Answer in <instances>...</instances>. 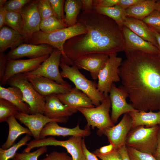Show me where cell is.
Returning a JSON list of instances; mask_svg holds the SVG:
<instances>
[{
  "label": "cell",
  "instance_id": "6da1fadb",
  "mask_svg": "<svg viewBox=\"0 0 160 160\" xmlns=\"http://www.w3.org/2000/svg\"><path fill=\"white\" fill-rule=\"evenodd\" d=\"M125 54L119 75L131 104L139 111H160V56L140 51Z\"/></svg>",
  "mask_w": 160,
  "mask_h": 160
},
{
  "label": "cell",
  "instance_id": "7a4b0ae2",
  "mask_svg": "<svg viewBox=\"0 0 160 160\" xmlns=\"http://www.w3.org/2000/svg\"><path fill=\"white\" fill-rule=\"evenodd\" d=\"M77 22L86 28L87 32L69 39L64 45L65 55L73 63L78 58L88 55L102 54L109 56L124 51L122 28L112 19L93 9L82 11Z\"/></svg>",
  "mask_w": 160,
  "mask_h": 160
},
{
  "label": "cell",
  "instance_id": "3957f363",
  "mask_svg": "<svg viewBox=\"0 0 160 160\" xmlns=\"http://www.w3.org/2000/svg\"><path fill=\"white\" fill-rule=\"evenodd\" d=\"M87 32L86 28L77 22L74 25L49 33L40 30L34 33L27 43L34 44H47L57 49L62 53L60 62L68 65L73 63L67 57L64 51V45L66 41L73 37Z\"/></svg>",
  "mask_w": 160,
  "mask_h": 160
},
{
  "label": "cell",
  "instance_id": "277c9868",
  "mask_svg": "<svg viewBox=\"0 0 160 160\" xmlns=\"http://www.w3.org/2000/svg\"><path fill=\"white\" fill-rule=\"evenodd\" d=\"M60 67L62 70L60 72L62 77L67 78L71 81L76 88L87 96L95 106H99L105 99L106 96L97 89V83L87 79L75 65L70 66L60 62Z\"/></svg>",
  "mask_w": 160,
  "mask_h": 160
},
{
  "label": "cell",
  "instance_id": "5b68a950",
  "mask_svg": "<svg viewBox=\"0 0 160 160\" xmlns=\"http://www.w3.org/2000/svg\"><path fill=\"white\" fill-rule=\"evenodd\" d=\"M159 129V125L132 128L127 135L125 145L153 155L156 148Z\"/></svg>",
  "mask_w": 160,
  "mask_h": 160
},
{
  "label": "cell",
  "instance_id": "8992f818",
  "mask_svg": "<svg viewBox=\"0 0 160 160\" xmlns=\"http://www.w3.org/2000/svg\"><path fill=\"white\" fill-rule=\"evenodd\" d=\"M7 84L18 87L23 96V101L29 106L31 114H44L45 97L41 95L28 80L24 73L16 74L9 78Z\"/></svg>",
  "mask_w": 160,
  "mask_h": 160
},
{
  "label": "cell",
  "instance_id": "52a82bcc",
  "mask_svg": "<svg viewBox=\"0 0 160 160\" xmlns=\"http://www.w3.org/2000/svg\"><path fill=\"white\" fill-rule=\"evenodd\" d=\"M111 102L109 95L99 106L92 108H79L78 111L85 117L87 124L86 127L92 128H97V134L100 136L105 129L114 125L109 115Z\"/></svg>",
  "mask_w": 160,
  "mask_h": 160
},
{
  "label": "cell",
  "instance_id": "ba28073f",
  "mask_svg": "<svg viewBox=\"0 0 160 160\" xmlns=\"http://www.w3.org/2000/svg\"><path fill=\"white\" fill-rule=\"evenodd\" d=\"M82 137L72 136L66 140H59L55 137H49L31 140L27 144L24 151L28 152L35 148L49 145L60 146L65 148L71 155L73 160H86L82 146Z\"/></svg>",
  "mask_w": 160,
  "mask_h": 160
},
{
  "label": "cell",
  "instance_id": "9c48e42d",
  "mask_svg": "<svg viewBox=\"0 0 160 160\" xmlns=\"http://www.w3.org/2000/svg\"><path fill=\"white\" fill-rule=\"evenodd\" d=\"M62 55L60 50L54 48L49 57L37 68L31 72L24 73L27 77L34 76L44 77L60 84L72 88L71 86L63 79L59 71V67Z\"/></svg>",
  "mask_w": 160,
  "mask_h": 160
},
{
  "label": "cell",
  "instance_id": "30bf717a",
  "mask_svg": "<svg viewBox=\"0 0 160 160\" xmlns=\"http://www.w3.org/2000/svg\"><path fill=\"white\" fill-rule=\"evenodd\" d=\"M122 61V58L117 56V53L112 54L109 56L105 65L99 73L97 89L105 96L108 95L113 84L121 80L119 68Z\"/></svg>",
  "mask_w": 160,
  "mask_h": 160
},
{
  "label": "cell",
  "instance_id": "8fae6325",
  "mask_svg": "<svg viewBox=\"0 0 160 160\" xmlns=\"http://www.w3.org/2000/svg\"><path fill=\"white\" fill-rule=\"evenodd\" d=\"M37 0H31L20 12L22 18V35L27 43L33 35L40 31L41 18L37 7Z\"/></svg>",
  "mask_w": 160,
  "mask_h": 160
},
{
  "label": "cell",
  "instance_id": "7c38bea8",
  "mask_svg": "<svg viewBox=\"0 0 160 160\" xmlns=\"http://www.w3.org/2000/svg\"><path fill=\"white\" fill-rule=\"evenodd\" d=\"M50 55L33 59L7 60L5 74L0 82V85L7 84L8 80L14 76L20 73L32 71L37 68Z\"/></svg>",
  "mask_w": 160,
  "mask_h": 160
},
{
  "label": "cell",
  "instance_id": "4fadbf2b",
  "mask_svg": "<svg viewBox=\"0 0 160 160\" xmlns=\"http://www.w3.org/2000/svg\"><path fill=\"white\" fill-rule=\"evenodd\" d=\"M132 129V120L128 113L124 114L121 119L116 125L106 128L101 133L107 137L110 143L114 146V150H118L125 145L127 135Z\"/></svg>",
  "mask_w": 160,
  "mask_h": 160
},
{
  "label": "cell",
  "instance_id": "5bb4252c",
  "mask_svg": "<svg viewBox=\"0 0 160 160\" xmlns=\"http://www.w3.org/2000/svg\"><path fill=\"white\" fill-rule=\"evenodd\" d=\"M109 93L112 109L111 118L114 124L123 114L136 110L131 104L127 102L128 95L121 85L117 87L113 83Z\"/></svg>",
  "mask_w": 160,
  "mask_h": 160
},
{
  "label": "cell",
  "instance_id": "9a60e30c",
  "mask_svg": "<svg viewBox=\"0 0 160 160\" xmlns=\"http://www.w3.org/2000/svg\"><path fill=\"white\" fill-rule=\"evenodd\" d=\"M16 119L26 126L35 140L40 139L41 131L47 123L52 121L66 123L68 117L51 119L43 114H31L19 112L15 116Z\"/></svg>",
  "mask_w": 160,
  "mask_h": 160
},
{
  "label": "cell",
  "instance_id": "2e32d148",
  "mask_svg": "<svg viewBox=\"0 0 160 160\" xmlns=\"http://www.w3.org/2000/svg\"><path fill=\"white\" fill-rule=\"evenodd\" d=\"M54 48L47 44H34L23 43L16 48L10 50L6 54L7 60L19 59L24 57L29 59L50 55Z\"/></svg>",
  "mask_w": 160,
  "mask_h": 160
},
{
  "label": "cell",
  "instance_id": "e0dca14e",
  "mask_svg": "<svg viewBox=\"0 0 160 160\" xmlns=\"http://www.w3.org/2000/svg\"><path fill=\"white\" fill-rule=\"evenodd\" d=\"M122 31L125 42L124 51L125 54L135 51H140L159 54L157 47L134 33L127 27L123 26Z\"/></svg>",
  "mask_w": 160,
  "mask_h": 160
},
{
  "label": "cell",
  "instance_id": "ac0fdd59",
  "mask_svg": "<svg viewBox=\"0 0 160 160\" xmlns=\"http://www.w3.org/2000/svg\"><path fill=\"white\" fill-rule=\"evenodd\" d=\"M109 58V56L104 54H92L78 58L73 63L79 69H83L89 71L92 79L96 80Z\"/></svg>",
  "mask_w": 160,
  "mask_h": 160
},
{
  "label": "cell",
  "instance_id": "d6986e66",
  "mask_svg": "<svg viewBox=\"0 0 160 160\" xmlns=\"http://www.w3.org/2000/svg\"><path fill=\"white\" fill-rule=\"evenodd\" d=\"M27 77L35 89L44 97L52 94L67 93L70 92L72 88L60 84L53 80L41 76H30Z\"/></svg>",
  "mask_w": 160,
  "mask_h": 160
},
{
  "label": "cell",
  "instance_id": "ffe728a7",
  "mask_svg": "<svg viewBox=\"0 0 160 160\" xmlns=\"http://www.w3.org/2000/svg\"><path fill=\"white\" fill-rule=\"evenodd\" d=\"M45 98L44 114L50 119L68 117L78 111L77 109L71 108L63 103L56 94L47 96Z\"/></svg>",
  "mask_w": 160,
  "mask_h": 160
},
{
  "label": "cell",
  "instance_id": "44dd1931",
  "mask_svg": "<svg viewBox=\"0 0 160 160\" xmlns=\"http://www.w3.org/2000/svg\"><path fill=\"white\" fill-rule=\"evenodd\" d=\"M91 134L90 128L85 127V129L80 128L79 124L75 127L68 128L60 126L57 122L55 121L47 123L41 130L40 134V139L49 136H80L84 137L90 135Z\"/></svg>",
  "mask_w": 160,
  "mask_h": 160
},
{
  "label": "cell",
  "instance_id": "7402d4cb",
  "mask_svg": "<svg viewBox=\"0 0 160 160\" xmlns=\"http://www.w3.org/2000/svg\"><path fill=\"white\" fill-rule=\"evenodd\" d=\"M56 95L63 103L72 108H92L95 106L86 95L75 87L72 88L68 92Z\"/></svg>",
  "mask_w": 160,
  "mask_h": 160
},
{
  "label": "cell",
  "instance_id": "603a6c76",
  "mask_svg": "<svg viewBox=\"0 0 160 160\" xmlns=\"http://www.w3.org/2000/svg\"><path fill=\"white\" fill-rule=\"evenodd\" d=\"M25 42L20 32L5 25L0 29V53L9 48L14 49Z\"/></svg>",
  "mask_w": 160,
  "mask_h": 160
},
{
  "label": "cell",
  "instance_id": "cb8c5ba5",
  "mask_svg": "<svg viewBox=\"0 0 160 160\" xmlns=\"http://www.w3.org/2000/svg\"><path fill=\"white\" fill-rule=\"evenodd\" d=\"M123 25L145 40L157 47V42L152 31L142 20L126 17Z\"/></svg>",
  "mask_w": 160,
  "mask_h": 160
},
{
  "label": "cell",
  "instance_id": "d4e9b609",
  "mask_svg": "<svg viewBox=\"0 0 160 160\" xmlns=\"http://www.w3.org/2000/svg\"><path fill=\"white\" fill-rule=\"evenodd\" d=\"M0 98L5 99L17 107L21 112L30 114L29 105L23 101V96L19 88L10 86L5 88L0 86Z\"/></svg>",
  "mask_w": 160,
  "mask_h": 160
},
{
  "label": "cell",
  "instance_id": "484cf974",
  "mask_svg": "<svg viewBox=\"0 0 160 160\" xmlns=\"http://www.w3.org/2000/svg\"><path fill=\"white\" fill-rule=\"evenodd\" d=\"M132 120V128L140 126L151 127L160 125V111L157 112L136 110L128 113Z\"/></svg>",
  "mask_w": 160,
  "mask_h": 160
},
{
  "label": "cell",
  "instance_id": "4316f807",
  "mask_svg": "<svg viewBox=\"0 0 160 160\" xmlns=\"http://www.w3.org/2000/svg\"><path fill=\"white\" fill-rule=\"evenodd\" d=\"M156 1L142 0L125 10L127 17L142 20L155 10Z\"/></svg>",
  "mask_w": 160,
  "mask_h": 160
},
{
  "label": "cell",
  "instance_id": "83f0119b",
  "mask_svg": "<svg viewBox=\"0 0 160 160\" xmlns=\"http://www.w3.org/2000/svg\"><path fill=\"white\" fill-rule=\"evenodd\" d=\"M16 119L15 116H12L6 121L9 126V131L7 140L1 146L3 149H7L12 146L17 138L23 134L32 135L28 129L21 125Z\"/></svg>",
  "mask_w": 160,
  "mask_h": 160
},
{
  "label": "cell",
  "instance_id": "f1b7e54d",
  "mask_svg": "<svg viewBox=\"0 0 160 160\" xmlns=\"http://www.w3.org/2000/svg\"><path fill=\"white\" fill-rule=\"evenodd\" d=\"M81 0H66L65 1L64 11L65 12V23L68 27L75 25L77 18L82 10Z\"/></svg>",
  "mask_w": 160,
  "mask_h": 160
},
{
  "label": "cell",
  "instance_id": "f546056e",
  "mask_svg": "<svg viewBox=\"0 0 160 160\" xmlns=\"http://www.w3.org/2000/svg\"><path fill=\"white\" fill-rule=\"evenodd\" d=\"M93 9L99 14L112 19L122 28L127 17L125 10L118 5L106 7L94 6Z\"/></svg>",
  "mask_w": 160,
  "mask_h": 160
},
{
  "label": "cell",
  "instance_id": "4dcf8cb0",
  "mask_svg": "<svg viewBox=\"0 0 160 160\" xmlns=\"http://www.w3.org/2000/svg\"><path fill=\"white\" fill-rule=\"evenodd\" d=\"M68 27L54 15L41 19L40 24V30L46 33L51 32Z\"/></svg>",
  "mask_w": 160,
  "mask_h": 160
},
{
  "label": "cell",
  "instance_id": "1f68e13d",
  "mask_svg": "<svg viewBox=\"0 0 160 160\" xmlns=\"http://www.w3.org/2000/svg\"><path fill=\"white\" fill-rule=\"evenodd\" d=\"M20 112L19 108L9 101L0 98V122L7 121L10 117Z\"/></svg>",
  "mask_w": 160,
  "mask_h": 160
},
{
  "label": "cell",
  "instance_id": "d6a6232c",
  "mask_svg": "<svg viewBox=\"0 0 160 160\" xmlns=\"http://www.w3.org/2000/svg\"><path fill=\"white\" fill-rule=\"evenodd\" d=\"M31 139V135L26 134L17 143L7 149L0 148V160H8L13 159L17 150L22 146L27 145V142Z\"/></svg>",
  "mask_w": 160,
  "mask_h": 160
},
{
  "label": "cell",
  "instance_id": "836d02e7",
  "mask_svg": "<svg viewBox=\"0 0 160 160\" xmlns=\"http://www.w3.org/2000/svg\"><path fill=\"white\" fill-rule=\"evenodd\" d=\"M5 23V25L22 34V20L20 13L7 11Z\"/></svg>",
  "mask_w": 160,
  "mask_h": 160
},
{
  "label": "cell",
  "instance_id": "e575fe53",
  "mask_svg": "<svg viewBox=\"0 0 160 160\" xmlns=\"http://www.w3.org/2000/svg\"><path fill=\"white\" fill-rule=\"evenodd\" d=\"M47 146H42L32 152L16 153L15 157L18 160H38V157L47 152Z\"/></svg>",
  "mask_w": 160,
  "mask_h": 160
},
{
  "label": "cell",
  "instance_id": "d590c367",
  "mask_svg": "<svg viewBox=\"0 0 160 160\" xmlns=\"http://www.w3.org/2000/svg\"><path fill=\"white\" fill-rule=\"evenodd\" d=\"M54 15L61 22L65 23L64 6L65 0H49Z\"/></svg>",
  "mask_w": 160,
  "mask_h": 160
},
{
  "label": "cell",
  "instance_id": "8d00e7d4",
  "mask_svg": "<svg viewBox=\"0 0 160 160\" xmlns=\"http://www.w3.org/2000/svg\"><path fill=\"white\" fill-rule=\"evenodd\" d=\"M37 7L41 19L54 15L49 0H37Z\"/></svg>",
  "mask_w": 160,
  "mask_h": 160
},
{
  "label": "cell",
  "instance_id": "74e56055",
  "mask_svg": "<svg viewBox=\"0 0 160 160\" xmlns=\"http://www.w3.org/2000/svg\"><path fill=\"white\" fill-rule=\"evenodd\" d=\"M127 147L130 160H157L151 154L140 151L131 147Z\"/></svg>",
  "mask_w": 160,
  "mask_h": 160
},
{
  "label": "cell",
  "instance_id": "f35d334b",
  "mask_svg": "<svg viewBox=\"0 0 160 160\" xmlns=\"http://www.w3.org/2000/svg\"><path fill=\"white\" fill-rule=\"evenodd\" d=\"M30 0H9L7 1L3 7L7 11L20 13L23 7Z\"/></svg>",
  "mask_w": 160,
  "mask_h": 160
},
{
  "label": "cell",
  "instance_id": "ab89813d",
  "mask_svg": "<svg viewBox=\"0 0 160 160\" xmlns=\"http://www.w3.org/2000/svg\"><path fill=\"white\" fill-rule=\"evenodd\" d=\"M142 20L149 26L160 27V12L155 10Z\"/></svg>",
  "mask_w": 160,
  "mask_h": 160
},
{
  "label": "cell",
  "instance_id": "60d3db41",
  "mask_svg": "<svg viewBox=\"0 0 160 160\" xmlns=\"http://www.w3.org/2000/svg\"><path fill=\"white\" fill-rule=\"evenodd\" d=\"M40 160H73V159L71 157L66 153L53 151Z\"/></svg>",
  "mask_w": 160,
  "mask_h": 160
},
{
  "label": "cell",
  "instance_id": "b9f144b4",
  "mask_svg": "<svg viewBox=\"0 0 160 160\" xmlns=\"http://www.w3.org/2000/svg\"><path fill=\"white\" fill-rule=\"evenodd\" d=\"M102 160H123L121 155L118 150L105 154H101L95 152L93 153Z\"/></svg>",
  "mask_w": 160,
  "mask_h": 160
},
{
  "label": "cell",
  "instance_id": "7bdbcfd3",
  "mask_svg": "<svg viewBox=\"0 0 160 160\" xmlns=\"http://www.w3.org/2000/svg\"><path fill=\"white\" fill-rule=\"evenodd\" d=\"M119 1V0H93V6L111 7L117 5Z\"/></svg>",
  "mask_w": 160,
  "mask_h": 160
},
{
  "label": "cell",
  "instance_id": "ee69618b",
  "mask_svg": "<svg viewBox=\"0 0 160 160\" xmlns=\"http://www.w3.org/2000/svg\"><path fill=\"white\" fill-rule=\"evenodd\" d=\"M7 62L6 54L0 53V81L5 74L6 69Z\"/></svg>",
  "mask_w": 160,
  "mask_h": 160
},
{
  "label": "cell",
  "instance_id": "f6af8a7d",
  "mask_svg": "<svg viewBox=\"0 0 160 160\" xmlns=\"http://www.w3.org/2000/svg\"><path fill=\"white\" fill-rule=\"evenodd\" d=\"M142 0H119L117 5L125 10L127 8L140 2Z\"/></svg>",
  "mask_w": 160,
  "mask_h": 160
},
{
  "label": "cell",
  "instance_id": "bcb514c9",
  "mask_svg": "<svg viewBox=\"0 0 160 160\" xmlns=\"http://www.w3.org/2000/svg\"><path fill=\"white\" fill-rule=\"evenodd\" d=\"M82 146L86 160H98L97 156L94 153H91L88 150L86 147L84 138L82 139Z\"/></svg>",
  "mask_w": 160,
  "mask_h": 160
},
{
  "label": "cell",
  "instance_id": "7dc6e473",
  "mask_svg": "<svg viewBox=\"0 0 160 160\" xmlns=\"http://www.w3.org/2000/svg\"><path fill=\"white\" fill-rule=\"evenodd\" d=\"M114 147L111 144L103 146L99 149H97L95 152L101 154H105L110 153L114 151Z\"/></svg>",
  "mask_w": 160,
  "mask_h": 160
},
{
  "label": "cell",
  "instance_id": "c3c4849f",
  "mask_svg": "<svg viewBox=\"0 0 160 160\" xmlns=\"http://www.w3.org/2000/svg\"><path fill=\"white\" fill-rule=\"evenodd\" d=\"M82 4V11H87L93 9V0H81Z\"/></svg>",
  "mask_w": 160,
  "mask_h": 160
},
{
  "label": "cell",
  "instance_id": "681fc988",
  "mask_svg": "<svg viewBox=\"0 0 160 160\" xmlns=\"http://www.w3.org/2000/svg\"><path fill=\"white\" fill-rule=\"evenodd\" d=\"M153 156L157 160H160V125H159L156 148Z\"/></svg>",
  "mask_w": 160,
  "mask_h": 160
},
{
  "label": "cell",
  "instance_id": "f907efd6",
  "mask_svg": "<svg viewBox=\"0 0 160 160\" xmlns=\"http://www.w3.org/2000/svg\"><path fill=\"white\" fill-rule=\"evenodd\" d=\"M118 150L121 155L123 160H130L128 153L127 147L126 145L122 146Z\"/></svg>",
  "mask_w": 160,
  "mask_h": 160
},
{
  "label": "cell",
  "instance_id": "816d5d0a",
  "mask_svg": "<svg viewBox=\"0 0 160 160\" xmlns=\"http://www.w3.org/2000/svg\"><path fill=\"white\" fill-rule=\"evenodd\" d=\"M7 12L4 7H0V29L5 25V19Z\"/></svg>",
  "mask_w": 160,
  "mask_h": 160
},
{
  "label": "cell",
  "instance_id": "f5cc1de1",
  "mask_svg": "<svg viewBox=\"0 0 160 160\" xmlns=\"http://www.w3.org/2000/svg\"><path fill=\"white\" fill-rule=\"evenodd\" d=\"M150 28L152 31L156 39L157 44V48L159 51V55L160 56V33L156 31L150 27Z\"/></svg>",
  "mask_w": 160,
  "mask_h": 160
},
{
  "label": "cell",
  "instance_id": "db71d44e",
  "mask_svg": "<svg viewBox=\"0 0 160 160\" xmlns=\"http://www.w3.org/2000/svg\"><path fill=\"white\" fill-rule=\"evenodd\" d=\"M155 10L160 12V0H157Z\"/></svg>",
  "mask_w": 160,
  "mask_h": 160
},
{
  "label": "cell",
  "instance_id": "11a10c76",
  "mask_svg": "<svg viewBox=\"0 0 160 160\" xmlns=\"http://www.w3.org/2000/svg\"><path fill=\"white\" fill-rule=\"evenodd\" d=\"M7 1V0H0V7H3Z\"/></svg>",
  "mask_w": 160,
  "mask_h": 160
},
{
  "label": "cell",
  "instance_id": "9f6ffc18",
  "mask_svg": "<svg viewBox=\"0 0 160 160\" xmlns=\"http://www.w3.org/2000/svg\"><path fill=\"white\" fill-rule=\"evenodd\" d=\"M151 29L154 30L160 33V27H150L149 26Z\"/></svg>",
  "mask_w": 160,
  "mask_h": 160
},
{
  "label": "cell",
  "instance_id": "6f0895ef",
  "mask_svg": "<svg viewBox=\"0 0 160 160\" xmlns=\"http://www.w3.org/2000/svg\"><path fill=\"white\" fill-rule=\"evenodd\" d=\"M13 159V160H18V159H17L15 157Z\"/></svg>",
  "mask_w": 160,
  "mask_h": 160
}]
</instances>
